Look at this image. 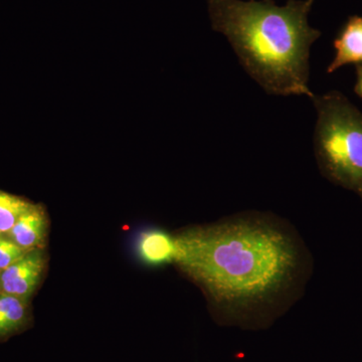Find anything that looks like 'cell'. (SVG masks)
<instances>
[{"label": "cell", "instance_id": "cell-3", "mask_svg": "<svg viewBox=\"0 0 362 362\" xmlns=\"http://www.w3.org/2000/svg\"><path fill=\"white\" fill-rule=\"evenodd\" d=\"M317 112L313 146L321 175L362 201V112L339 90L311 98Z\"/></svg>", "mask_w": 362, "mask_h": 362}, {"label": "cell", "instance_id": "cell-8", "mask_svg": "<svg viewBox=\"0 0 362 362\" xmlns=\"http://www.w3.org/2000/svg\"><path fill=\"white\" fill-rule=\"evenodd\" d=\"M28 305V300L0 294V340L25 329L30 319Z\"/></svg>", "mask_w": 362, "mask_h": 362}, {"label": "cell", "instance_id": "cell-6", "mask_svg": "<svg viewBox=\"0 0 362 362\" xmlns=\"http://www.w3.org/2000/svg\"><path fill=\"white\" fill-rule=\"evenodd\" d=\"M47 216L40 204L33 206L21 214L9 233V238L25 251L44 249L47 238Z\"/></svg>", "mask_w": 362, "mask_h": 362}, {"label": "cell", "instance_id": "cell-4", "mask_svg": "<svg viewBox=\"0 0 362 362\" xmlns=\"http://www.w3.org/2000/svg\"><path fill=\"white\" fill-rule=\"evenodd\" d=\"M44 249L26 252L23 258L0 272V294L30 300L44 273Z\"/></svg>", "mask_w": 362, "mask_h": 362}, {"label": "cell", "instance_id": "cell-10", "mask_svg": "<svg viewBox=\"0 0 362 362\" xmlns=\"http://www.w3.org/2000/svg\"><path fill=\"white\" fill-rule=\"evenodd\" d=\"M28 252L21 249L7 235H0V272L13 265Z\"/></svg>", "mask_w": 362, "mask_h": 362}, {"label": "cell", "instance_id": "cell-11", "mask_svg": "<svg viewBox=\"0 0 362 362\" xmlns=\"http://www.w3.org/2000/svg\"><path fill=\"white\" fill-rule=\"evenodd\" d=\"M354 92L357 96L362 98V65L356 66V82L354 86Z\"/></svg>", "mask_w": 362, "mask_h": 362}, {"label": "cell", "instance_id": "cell-2", "mask_svg": "<svg viewBox=\"0 0 362 362\" xmlns=\"http://www.w3.org/2000/svg\"><path fill=\"white\" fill-rule=\"evenodd\" d=\"M314 0H207L211 26L223 33L240 65L274 96L313 97L310 49L321 32L309 25Z\"/></svg>", "mask_w": 362, "mask_h": 362}, {"label": "cell", "instance_id": "cell-9", "mask_svg": "<svg viewBox=\"0 0 362 362\" xmlns=\"http://www.w3.org/2000/svg\"><path fill=\"white\" fill-rule=\"evenodd\" d=\"M33 206L23 197L0 190V235H7L21 214Z\"/></svg>", "mask_w": 362, "mask_h": 362}, {"label": "cell", "instance_id": "cell-5", "mask_svg": "<svg viewBox=\"0 0 362 362\" xmlns=\"http://www.w3.org/2000/svg\"><path fill=\"white\" fill-rule=\"evenodd\" d=\"M138 258L147 266L175 265L178 255L175 233L160 228H151L140 233L136 244Z\"/></svg>", "mask_w": 362, "mask_h": 362}, {"label": "cell", "instance_id": "cell-1", "mask_svg": "<svg viewBox=\"0 0 362 362\" xmlns=\"http://www.w3.org/2000/svg\"><path fill=\"white\" fill-rule=\"evenodd\" d=\"M175 235V266L201 288L223 327L269 329L304 296L313 275L303 237L272 211H240Z\"/></svg>", "mask_w": 362, "mask_h": 362}, {"label": "cell", "instance_id": "cell-7", "mask_svg": "<svg viewBox=\"0 0 362 362\" xmlns=\"http://www.w3.org/2000/svg\"><path fill=\"white\" fill-rule=\"evenodd\" d=\"M335 57L327 68L332 74L347 65H362V16H350L334 40Z\"/></svg>", "mask_w": 362, "mask_h": 362}]
</instances>
